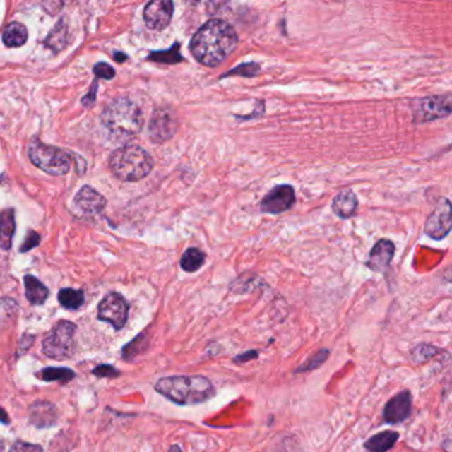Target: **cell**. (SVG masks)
<instances>
[{
  "label": "cell",
  "instance_id": "1f68e13d",
  "mask_svg": "<svg viewBox=\"0 0 452 452\" xmlns=\"http://www.w3.org/2000/svg\"><path fill=\"white\" fill-rule=\"evenodd\" d=\"M39 243H40V237H39L36 232H30V235L25 239V242H24L23 247L20 248V251H22V252H27V251H30L31 248L36 247Z\"/></svg>",
  "mask_w": 452,
  "mask_h": 452
},
{
  "label": "cell",
  "instance_id": "5bb4252c",
  "mask_svg": "<svg viewBox=\"0 0 452 452\" xmlns=\"http://www.w3.org/2000/svg\"><path fill=\"white\" fill-rule=\"evenodd\" d=\"M75 203L78 210H81L88 215H96L105 208L107 201L93 187L84 186L76 195Z\"/></svg>",
  "mask_w": 452,
  "mask_h": 452
},
{
  "label": "cell",
  "instance_id": "d590c367",
  "mask_svg": "<svg viewBox=\"0 0 452 452\" xmlns=\"http://www.w3.org/2000/svg\"><path fill=\"white\" fill-rule=\"evenodd\" d=\"M4 451V443L0 441V452Z\"/></svg>",
  "mask_w": 452,
  "mask_h": 452
},
{
  "label": "cell",
  "instance_id": "7a4b0ae2",
  "mask_svg": "<svg viewBox=\"0 0 452 452\" xmlns=\"http://www.w3.org/2000/svg\"><path fill=\"white\" fill-rule=\"evenodd\" d=\"M155 390L163 397L177 405L193 406L214 398L215 388L208 378L203 376H172L162 378Z\"/></svg>",
  "mask_w": 452,
  "mask_h": 452
},
{
  "label": "cell",
  "instance_id": "d6a6232c",
  "mask_svg": "<svg viewBox=\"0 0 452 452\" xmlns=\"http://www.w3.org/2000/svg\"><path fill=\"white\" fill-rule=\"evenodd\" d=\"M255 358H258V352H247L244 355H237L235 358V362H246V361L255 359Z\"/></svg>",
  "mask_w": 452,
  "mask_h": 452
},
{
  "label": "cell",
  "instance_id": "44dd1931",
  "mask_svg": "<svg viewBox=\"0 0 452 452\" xmlns=\"http://www.w3.org/2000/svg\"><path fill=\"white\" fill-rule=\"evenodd\" d=\"M27 40H28V32L22 23L15 22L8 24L3 32V43L7 47L18 48L27 43Z\"/></svg>",
  "mask_w": 452,
  "mask_h": 452
},
{
  "label": "cell",
  "instance_id": "484cf974",
  "mask_svg": "<svg viewBox=\"0 0 452 452\" xmlns=\"http://www.w3.org/2000/svg\"><path fill=\"white\" fill-rule=\"evenodd\" d=\"M150 60L158 61V63H166V64H175L182 61V56L179 54V44H174L172 49L169 51H162V52H153L149 56Z\"/></svg>",
  "mask_w": 452,
  "mask_h": 452
},
{
  "label": "cell",
  "instance_id": "e575fe53",
  "mask_svg": "<svg viewBox=\"0 0 452 452\" xmlns=\"http://www.w3.org/2000/svg\"><path fill=\"white\" fill-rule=\"evenodd\" d=\"M169 452H182V451H181V447L175 444V446H172V448H170V451Z\"/></svg>",
  "mask_w": 452,
  "mask_h": 452
},
{
  "label": "cell",
  "instance_id": "30bf717a",
  "mask_svg": "<svg viewBox=\"0 0 452 452\" xmlns=\"http://www.w3.org/2000/svg\"><path fill=\"white\" fill-rule=\"evenodd\" d=\"M172 11L174 4L170 0H154L145 7L143 19L150 30L162 31L172 22Z\"/></svg>",
  "mask_w": 452,
  "mask_h": 452
},
{
  "label": "cell",
  "instance_id": "9a60e30c",
  "mask_svg": "<svg viewBox=\"0 0 452 452\" xmlns=\"http://www.w3.org/2000/svg\"><path fill=\"white\" fill-rule=\"evenodd\" d=\"M57 420V410L51 402L37 400L30 408V422L37 429L54 426Z\"/></svg>",
  "mask_w": 452,
  "mask_h": 452
},
{
  "label": "cell",
  "instance_id": "52a82bcc",
  "mask_svg": "<svg viewBox=\"0 0 452 452\" xmlns=\"http://www.w3.org/2000/svg\"><path fill=\"white\" fill-rule=\"evenodd\" d=\"M129 304L117 292L107 295L98 305V319L112 323L114 329H122L128 321Z\"/></svg>",
  "mask_w": 452,
  "mask_h": 452
},
{
  "label": "cell",
  "instance_id": "6da1fadb",
  "mask_svg": "<svg viewBox=\"0 0 452 452\" xmlns=\"http://www.w3.org/2000/svg\"><path fill=\"white\" fill-rule=\"evenodd\" d=\"M237 33L225 20H210L195 33L190 51L201 64L216 66L223 63L237 47Z\"/></svg>",
  "mask_w": 452,
  "mask_h": 452
},
{
  "label": "cell",
  "instance_id": "2e32d148",
  "mask_svg": "<svg viewBox=\"0 0 452 452\" xmlns=\"http://www.w3.org/2000/svg\"><path fill=\"white\" fill-rule=\"evenodd\" d=\"M396 252V247L390 240H379L374 248L371 249L370 258L367 260V266L376 272H383L388 268L390 261L393 260Z\"/></svg>",
  "mask_w": 452,
  "mask_h": 452
},
{
  "label": "cell",
  "instance_id": "4fadbf2b",
  "mask_svg": "<svg viewBox=\"0 0 452 452\" xmlns=\"http://www.w3.org/2000/svg\"><path fill=\"white\" fill-rule=\"evenodd\" d=\"M412 398L408 390L400 391L397 396L388 400L383 410V420L390 424H397L408 420L411 412Z\"/></svg>",
  "mask_w": 452,
  "mask_h": 452
},
{
  "label": "cell",
  "instance_id": "8fae6325",
  "mask_svg": "<svg viewBox=\"0 0 452 452\" xmlns=\"http://www.w3.org/2000/svg\"><path fill=\"white\" fill-rule=\"evenodd\" d=\"M450 112H451L450 96L423 98L420 100V105L415 108V119L417 122H426L431 119L448 116Z\"/></svg>",
  "mask_w": 452,
  "mask_h": 452
},
{
  "label": "cell",
  "instance_id": "ac0fdd59",
  "mask_svg": "<svg viewBox=\"0 0 452 452\" xmlns=\"http://www.w3.org/2000/svg\"><path fill=\"white\" fill-rule=\"evenodd\" d=\"M24 287H25V297L33 305H42L47 302L49 291L43 282L36 279L35 276L27 275L24 278Z\"/></svg>",
  "mask_w": 452,
  "mask_h": 452
},
{
  "label": "cell",
  "instance_id": "4dcf8cb0",
  "mask_svg": "<svg viewBox=\"0 0 452 452\" xmlns=\"http://www.w3.org/2000/svg\"><path fill=\"white\" fill-rule=\"evenodd\" d=\"M260 71L258 65L255 64H244L242 66H237L232 72H230L228 75H235V73H240L242 76H255Z\"/></svg>",
  "mask_w": 452,
  "mask_h": 452
},
{
  "label": "cell",
  "instance_id": "3957f363",
  "mask_svg": "<svg viewBox=\"0 0 452 452\" xmlns=\"http://www.w3.org/2000/svg\"><path fill=\"white\" fill-rule=\"evenodd\" d=\"M101 121L110 137L128 141L140 134L143 126V114L136 102L129 98L119 97L104 109Z\"/></svg>",
  "mask_w": 452,
  "mask_h": 452
},
{
  "label": "cell",
  "instance_id": "d4e9b609",
  "mask_svg": "<svg viewBox=\"0 0 452 452\" xmlns=\"http://www.w3.org/2000/svg\"><path fill=\"white\" fill-rule=\"evenodd\" d=\"M37 376L47 382H54V381L69 382L76 377L75 371L65 367H47L43 369Z\"/></svg>",
  "mask_w": 452,
  "mask_h": 452
},
{
  "label": "cell",
  "instance_id": "d6986e66",
  "mask_svg": "<svg viewBox=\"0 0 452 452\" xmlns=\"http://www.w3.org/2000/svg\"><path fill=\"white\" fill-rule=\"evenodd\" d=\"M332 207H333L335 215H338L343 219H347V218L355 215V210L358 207V202H357V198H355V195L352 191L345 190V191H341L340 194L334 198Z\"/></svg>",
  "mask_w": 452,
  "mask_h": 452
},
{
  "label": "cell",
  "instance_id": "7c38bea8",
  "mask_svg": "<svg viewBox=\"0 0 452 452\" xmlns=\"http://www.w3.org/2000/svg\"><path fill=\"white\" fill-rule=\"evenodd\" d=\"M177 126H178V122L170 110H166V109L157 110L151 119L150 128H149L151 140L157 143L170 140L177 131Z\"/></svg>",
  "mask_w": 452,
  "mask_h": 452
},
{
  "label": "cell",
  "instance_id": "9c48e42d",
  "mask_svg": "<svg viewBox=\"0 0 452 452\" xmlns=\"http://www.w3.org/2000/svg\"><path fill=\"white\" fill-rule=\"evenodd\" d=\"M295 202V190L290 184H281L272 189L260 203L263 213L281 214L291 208Z\"/></svg>",
  "mask_w": 452,
  "mask_h": 452
},
{
  "label": "cell",
  "instance_id": "f1b7e54d",
  "mask_svg": "<svg viewBox=\"0 0 452 452\" xmlns=\"http://www.w3.org/2000/svg\"><path fill=\"white\" fill-rule=\"evenodd\" d=\"M93 71H95L96 77H98V78H105V80H110V78H113L114 75H116L114 69H113L110 65L105 64V63H100V64L96 65Z\"/></svg>",
  "mask_w": 452,
  "mask_h": 452
},
{
  "label": "cell",
  "instance_id": "8992f818",
  "mask_svg": "<svg viewBox=\"0 0 452 452\" xmlns=\"http://www.w3.org/2000/svg\"><path fill=\"white\" fill-rule=\"evenodd\" d=\"M75 323L64 320L60 321L43 340L44 355L56 361L69 359L75 355Z\"/></svg>",
  "mask_w": 452,
  "mask_h": 452
},
{
  "label": "cell",
  "instance_id": "603a6c76",
  "mask_svg": "<svg viewBox=\"0 0 452 452\" xmlns=\"http://www.w3.org/2000/svg\"><path fill=\"white\" fill-rule=\"evenodd\" d=\"M206 255L196 248H190L184 254L181 258V267L186 272H196L205 263Z\"/></svg>",
  "mask_w": 452,
  "mask_h": 452
},
{
  "label": "cell",
  "instance_id": "83f0119b",
  "mask_svg": "<svg viewBox=\"0 0 452 452\" xmlns=\"http://www.w3.org/2000/svg\"><path fill=\"white\" fill-rule=\"evenodd\" d=\"M10 452H43V448L39 444L18 441L13 443Z\"/></svg>",
  "mask_w": 452,
  "mask_h": 452
},
{
  "label": "cell",
  "instance_id": "836d02e7",
  "mask_svg": "<svg viewBox=\"0 0 452 452\" xmlns=\"http://www.w3.org/2000/svg\"><path fill=\"white\" fill-rule=\"evenodd\" d=\"M0 422L4 423V424H8V423H10L8 414L6 412V410L3 409V408H0Z\"/></svg>",
  "mask_w": 452,
  "mask_h": 452
},
{
  "label": "cell",
  "instance_id": "e0dca14e",
  "mask_svg": "<svg viewBox=\"0 0 452 452\" xmlns=\"http://www.w3.org/2000/svg\"><path fill=\"white\" fill-rule=\"evenodd\" d=\"M399 434L396 431H382L365 441V448L370 452H386L391 450L398 441Z\"/></svg>",
  "mask_w": 452,
  "mask_h": 452
},
{
  "label": "cell",
  "instance_id": "7402d4cb",
  "mask_svg": "<svg viewBox=\"0 0 452 452\" xmlns=\"http://www.w3.org/2000/svg\"><path fill=\"white\" fill-rule=\"evenodd\" d=\"M13 232H15L13 210H6L0 214V247L3 249H10Z\"/></svg>",
  "mask_w": 452,
  "mask_h": 452
},
{
  "label": "cell",
  "instance_id": "ba28073f",
  "mask_svg": "<svg viewBox=\"0 0 452 452\" xmlns=\"http://www.w3.org/2000/svg\"><path fill=\"white\" fill-rule=\"evenodd\" d=\"M451 203L448 199H441L427 219L426 234L432 239L439 240L441 237H447L451 230Z\"/></svg>",
  "mask_w": 452,
  "mask_h": 452
},
{
  "label": "cell",
  "instance_id": "4316f807",
  "mask_svg": "<svg viewBox=\"0 0 452 452\" xmlns=\"http://www.w3.org/2000/svg\"><path fill=\"white\" fill-rule=\"evenodd\" d=\"M328 355H329V350H325V349H323V350L317 352V353L313 355L304 365L299 367V369L296 370V373H300V371H311V370H314V369L321 367L323 362L326 361Z\"/></svg>",
  "mask_w": 452,
  "mask_h": 452
},
{
  "label": "cell",
  "instance_id": "5b68a950",
  "mask_svg": "<svg viewBox=\"0 0 452 452\" xmlns=\"http://www.w3.org/2000/svg\"><path fill=\"white\" fill-rule=\"evenodd\" d=\"M28 155L36 167L54 177L65 175L71 169L72 160L66 151L44 145L40 141L33 140L30 143Z\"/></svg>",
  "mask_w": 452,
  "mask_h": 452
},
{
  "label": "cell",
  "instance_id": "cb8c5ba5",
  "mask_svg": "<svg viewBox=\"0 0 452 452\" xmlns=\"http://www.w3.org/2000/svg\"><path fill=\"white\" fill-rule=\"evenodd\" d=\"M59 302L64 307L65 309L75 311V309H78L85 302L84 292L76 291L72 288H65V290L59 292Z\"/></svg>",
  "mask_w": 452,
  "mask_h": 452
},
{
  "label": "cell",
  "instance_id": "ffe728a7",
  "mask_svg": "<svg viewBox=\"0 0 452 452\" xmlns=\"http://www.w3.org/2000/svg\"><path fill=\"white\" fill-rule=\"evenodd\" d=\"M68 43H69V31H68V25L65 24V20H60L57 23V25L52 30V32L48 35V37L44 42L45 47H48L54 52L63 51Z\"/></svg>",
  "mask_w": 452,
  "mask_h": 452
},
{
  "label": "cell",
  "instance_id": "f546056e",
  "mask_svg": "<svg viewBox=\"0 0 452 452\" xmlns=\"http://www.w3.org/2000/svg\"><path fill=\"white\" fill-rule=\"evenodd\" d=\"M92 373H93L95 376H97V377L101 378L117 377L119 374V370H117V369H114L113 367H110V365H101V367H97L96 369H93V370H92Z\"/></svg>",
  "mask_w": 452,
  "mask_h": 452
},
{
  "label": "cell",
  "instance_id": "277c9868",
  "mask_svg": "<svg viewBox=\"0 0 452 452\" xmlns=\"http://www.w3.org/2000/svg\"><path fill=\"white\" fill-rule=\"evenodd\" d=\"M109 166L121 181L137 182L150 174L154 162L150 154L145 149L136 145H129L112 153Z\"/></svg>",
  "mask_w": 452,
  "mask_h": 452
}]
</instances>
